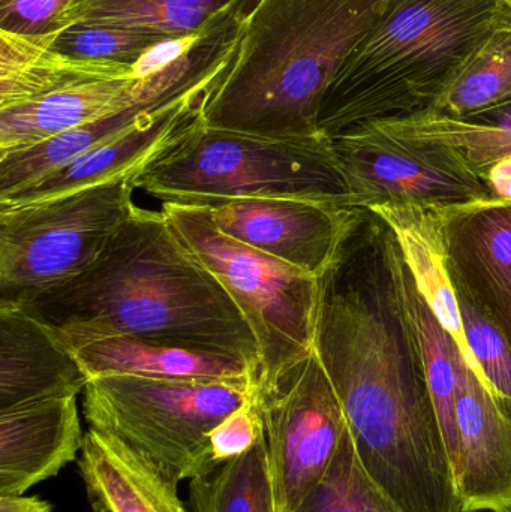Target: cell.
<instances>
[{"mask_svg":"<svg viewBox=\"0 0 511 512\" xmlns=\"http://www.w3.org/2000/svg\"><path fill=\"white\" fill-rule=\"evenodd\" d=\"M15 306L71 352L111 337H170L236 352L260 372L242 312L162 212L137 207L92 267Z\"/></svg>","mask_w":511,"mask_h":512,"instance_id":"6da1fadb","label":"cell"},{"mask_svg":"<svg viewBox=\"0 0 511 512\" xmlns=\"http://www.w3.org/2000/svg\"><path fill=\"white\" fill-rule=\"evenodd\" d=\"M387 3L257 0L236 56L204 107V125L269 138L321 135L327 89Z\"/></svg>","mask_w":511,"mask_h":512,"instance_id":"7a4b0ae2","label":"cell"},{"mask_svg":"<svg viewBox=\"0 0 511 512\" xmlns=\"http://www.w3.org/2000/svg\"><path fill=\"white\" fill-rule=\"evenodd\" d=\"M507 26V0H389L327 89L321 134L335 140L377 120L429 113Z\"/></svg>","mask_w":511,"mask_h":512,"instance_id":"3957f363","label":"cell"},{"mask_svg":"<svg viewBox=\"0 0 511 512\" xmlns=\"http://www.w3.org/2000/svg\"><path fill=\"white\" fill-rule=\"evenodd\" d=\"M164 201L299 198L351 206L350 188L326 135L269 138L209 128L203 119L132 177Z\"/></svg>","mask_w":511,"mask_h":512,"instance_id":"277c9868","label":"cell"},{"mask_svg":"<svg viewBox=\"0 0 511 512\" xmlns=\"http://www.w3.org/2000/svg\"><path fill=\"white\" fill-rule=\"evenodd\" d=\"M257 396L255 379L162 381L99 376L87 382L83 412L89 429L113 436L179 484L213 474L210 433Z\"/></svg>","mask_w":511,"mask_h":512,"instance_id":"5b68a950","label":"cell"},{"mask_svg":"<svg viewBox=\"0 0 511 512\" xmlns=\"http://www.w3.org/2000/svg\"><path fill=\"white\" fill-rule=\"evenodd\" d=\"M161 212L251 328L260 355L257 388L272 387L314 352L320 279L225 236L201 204L164 201Z\"/></svg>","mask_w":511,"mask_h":512,"instance_id":"8992f818","label":"cell"},{"mask_svg":"<svg viewBox=\"0 0 511 512\" xmlns=\"http://www.w3.org/2000/svg\"><path fill=\"white\" fill-rule=\"evenodd\" d=\"M132 177L0 209V304L24 303L92 267L138 207Z\"/></svg>","mask_w":511,"mask_h":512,"instance_id":"52a82bcc","label":"cell"},{"mask_svg":"<svg viewBox=\"0 0 511 512\" xmlns=\"http://www.w3.org/2000/svg\"><path fill=\"white\" fill-rule=\"evenodd\" d=\"M332 141L353 207L446 209L494 198L461 155L444 144L398 137L372 123Z\"/></svg>","mask_w":511,"mask_h":512,"instance_id":"ba28073f","label":"cell"},{"mask_svg":"<svg viewBox=\"0 0 511 512\" xmlns=\"http://www.w3.org/2000/svg\"><path fill=\"white\" fill-rule=\"evenodd\" d=\"M278 512H291L320 483L348 430L341 400L312 352L272 387L257 388Z\"/></svg>","mask_w":511,"mask_h":512,"instance_id":"9c48e42d","label":"cell"},{"mask_svg":"<svg viewBox=\"0 0 511 512\" xmlns=\"http://www.w3.org/2000/svg\"><path fill=\"white\" fill-rule=\"evenodd\" d=\"M209 210L225 236L323 277L338 255L359 207L299 198L192 201Z\"/></svg>","mask_w":511,"mask_h":512,"instance_id":"30bf717a","label":"cell"},{"mask_svg":"<svg viewBox=\"0 0 511 512\" xmlns=\"http://www.w3.org/2000/svg\"><path fill=\"white\" fill-rule=\"evenodd\" d=\"M453 289L497 325L511 348V201L435 209Z\"/></svg>","mask_w":511,"mask_h":512,"instance_id":"8fae6325","label":"cell"},{"mask_svg":"<svg viewBox=\"0 0 511 512\" xmlns=\"http://www.w3.org/2000/svg\"><path fill=\"white\" fill-rule=\"evenodd\" d=\"M219 81L176 104L147 114L123 134L93 147L65 167L0 201V209L38 203L120 177L135 176L201 122L204 107Z\"/></svg>","mask_w":511,"mask_h":512,"instance_id":"7c38bea8","label":"cell"},{"mask_svg":"<svg viewBox=\"0 0 511 512\" xmlns=\"http://www.w3.org/2000/svg\"><path fill=\"white\" fill-rule=\"evenodd\" d=\"M456 364L455 480L462 512H511V421L459 348Z\"/></svg>","mask_w":511,"mask_h":512,"instance_id":"4fadbf2b","label":"cell"},{"mask_svg":"<svg viewBox=\"0 0 511 512\" xmlns=\"http://www.w3.org/2000/svg\"><path fill=\"white\" fill-rule=\"evenodd\" d=\"M77 397L0 411V496H20L56 477L84 442Z\"/></svg>","mask_w":511,"mask_h":512,"instance_id":"5bb4252c","label":"cell"},{"mask_svg":"<svg viewBox=\"0 0 511 512\" xmlns=\"http://www.w3.org/2000/svg\"><path fill=\"white\" fill-rule=\"evenodd\" d=\"M87 378L135 376L162 381L255 379L245 357L218 346L170 337H111L74 352Z\"/></svg>","mask_w":511,"mask_h":512,"instance_id":"9a60e30c","label":"cell"},{"mask_svg":"<svg viewBox=\"0 0 511 512\" xmlns=\"http://www.w3.org/2000/svg\"><path fill=\"white\" fill-rule=\"evenodd\" d=\"M74 352L21 306L0 304V411L84 393Z\"/></svg>","mask_w":511,"mask_h":512,"instance_id":"2e32d148","label":"cell"},{"mask_svg":"<svg viewBox=\"0 0 511 512\" xmlns=\"http://www.w3.org/2000/svg\"><path fill=\"white\" fill-rule=\"evenodd\" d=\"M78 471L95 512H191L179 484L113 436L87 430Z\"/></svg>","mask_w":511,"mask_h":512,"instance_id":"e0dca14e","label":"cell"},{"mask_svg":"<svg viewBox=\"0 0 511 512\" xmlns=\"http://www.w3.org/2000/svg\"><path fill=\"white\" fill-rule=\"evenodd\" d=\"M140 75V66L77 59L51 51L41 39L0 30V110L96 81Z\"/></svg>","mask_w":511,"mask_h":512,"instance_id":"ac0fdd59","label":"cell"},{"mask_svg":"<svg viewBox=\"0 0 511 512\" xmlns=\"http://www.w3.org/2000/svg\"><path fill=\"white\" fill-rule=\"evenodd\" d=\"M369 210L381 216L392 228L420 294L447 333L455 339L464 360L480 375L462 328L435 209L414 204H386Z\"/></svg>","mask_w":511,"mask_h":512,"instance_id":"d6986e66","label":"cell"},{"mask_svg":"<svg viewBox=\"0 0 511 512\" xmlns=\"http://www.w3.org/2000/svg\"><path fill=\"white\" fill-rule=\"evenodd\" d=\"M242 0H68L53 32L77 24L156 33L170 41L194 38ZM41 38V36H39Z\"/></svg>","mask_w":511,"mask_h":512,"instance_id":"ffe728a7","label":"cell"},{"mask_svg":"<svg viewBox=\"0 0 511 512\" xmlns=\"http://www.w3.org/2000/svg\"><path fill=\"white\" fill-rule=\"evenodd\" d=\"M372 125L398 137L435 141L456 150L486 186L494 174L511 167V102L459 119L422 113Z\"/></svg>","mask_w":511,"mask_h":512,"instance_id":"44dd1931","label":"cell"},{"mask_svg":"<svg viewBox=\"0 0 511 512\" xmlns=\"http://www.w3.org/2000/svg\"><path fill=\"white\" fill-rule=\"evenodd\" d=\"M404 286L408 309L416 327L425 363L426 378L434 400L438 421L443 430L449 451L450 463L455 474L458 463V424H456V394H458V345L438 321L431 306L420 294L413 273L404 258Z\"/></svg>","mask_w":511,"mask_h":512,"instance_id":"7402d4cb","label":"cell"},{"mask_svg":"<svg viewBox=\"0 0 511 512\" xmlns=\"http://www.w3.org/2000/svg\"><path fill=\"white\" fill-rule=\"evenodd\" d=\"M194 512H278L263 435L242 456L189 484Z\"/></svg>","mask_w":511,"mask_h":512,"instance_id":"603a6c76","label":"cell"},{"mask_svg":"<svg viewBox=\"0 0 511 512\" xmlns=\"http://www.w3.org/2000/svg\"><path fill=\"white\" fill-rule=\"evenodd\" d=\"M511 102V26L498 30L429 113L467 117Z\"/></svg>","mask_w":511,"mask_h":512,"instance_id":"cb8c5ba5","label":"cell"},{"mask_svg":"<svg viewBox=\"0 0 511 512\" xmlns=\"http://www.w3.org/2000/svg\"><path fill=\"white\" fill-rule=\"evenodd\" d=\"M291 512H402L375 486L357 459L350 430L320 483Z\"/></svg>","mask_w":511,"mask_h":512,"instance_id":"d4e9b609","label":"cell"},{"mask_svg":"<svg viewBox=\"0 0 511 512\" xmlns=\"http://www.w3.org/2000/svg\"><path fill=\"white\" fill-rule=\"evenodd\" d=\"M42 42L56 53L77 59L122 63L140 66L170 39L156 33L110 26H77L60 30L51 36H41Z\"/></svg>","mask_w":511,"mask_h":512,"instance_id":"484cf974","label":"cell"},{"mask_svg":"<svg viewBox=\"0 0 511 512\" xmlns=\"http://www.w3.org/2000/svg\"><path fill=\"white\" fill-rule=\"evenodd\" d=\"M468 348L500 411L511 421V348L504 334L462 292L455 291Z\"/></svg>","mask_w":511,"mask_h":512,"instance_id":"4316f807","label":"cell"},{"mask_svg":"<svg viewBox=\"0 0 511 512\" xmlns=\"http://www.w3.org/2000/svg\"><path fill=\"white\" fill-rule=\"evenodd\" d=\"M263 433L260 406L255 396L233 414L228 415L210 433V445L216 465H224L228 460L242 456L249 448L254 447Z\"/></svg>","mask_w":511,"mask_h":512,"instance_id":"83f0119b","label":"cell"},{"mask_svg":"<svg viewBox=\"0 0 511 512\" xmlns=\"http://www.w3.org/2000/svg\"><path fill=\"white\" fill-rule=\"evenodd\" d=\"M68 0H0V30L15 35L48 36Z\"/></svg>","mask_w":511,"mask_h":512,"instance_id":"f1b7e54d","label":"cell"},{"mask_svg":"<svg viewBox=\"0 0 511 512\" xmlns=\"http://www.w3.org/2000/svg\"><path fill=\"white\" fill-rule=\"evenodd\" d=\"M0 512H53V507L36 496H0Z\"/></svg>","mask_w":511,"mask_h":512,"instance_id":"f546056e","label":"cell"},{"mask_svg":"<svg viewBox=\"0 0 511 512\" xmlns=\"http://www.w3.org/2000/svg\"><path fill=\"white\" fill-rule=\"evenodd\" d=\"M507 3H509V5L511 6V0H507Z\"/></svg>","mask_w":511,"mask_h":512,"instance_id":"4dcf8cb0","label":"cell"}]
</instances>
